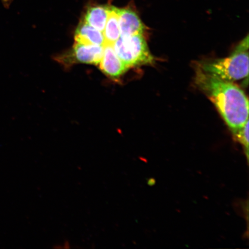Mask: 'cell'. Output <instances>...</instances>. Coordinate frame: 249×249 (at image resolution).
Wrapping results in <instances>:
<instances>
[{"label":"cell","mask_w":249,"mask_h":249,"mask_svg":"<svg viewBox=\"0 0 249 249\" xmlns=\"http://www.w3.org/2000/svg\"><path fill=\"white\" fill-rule=\"evenodd\" d=\"M195 83L215 106L232 133L249 121V101L243 90L232 82L196 69Z\"/></svg>","instance_id":"obj_1"},{"label":"cell","mask_w":249,"mask_h":249,"mask_svg":"<svg viewBox=\"0 0 249 249\" xmlns=\"http://www.w3.org/2000/svg\"><path fill=\"white\" fill-rule=\"evenodd\" d=\"M198 68L220 79L234 82L248 77L249 36L239 43L229 57L201 62Z\"/></svg>","instance_id":"obj_2"},{"label":"cell","mask_w":249,"mask_h":249,"mask_svg":"<svg viewBox=\"0 0 249 249\" xmlns=\"http://www.w3.org/2000/svg\"><path fill=\"white\" fill-rule=\"evenodd\" d=\"M113 48L118 57L129 68L154 64L155 58L143 34L120 36L113 45Z\"/></svg>","instance_id":"obj_3"},{"label":"cell","mask_w":249,"mask_h":249,"mask_svg":"<svg viewBox=\"0 0 249 249\" xmlns=\"http://www.w3.org/2000/svg\"><path fill=\"white\" fill-rule=\"evenodd\" d=\"M121 37H126L143 34L147 27L140 18L135 9L128 6L124 8H118Z\"/></svg>","instance_id":"obj_4"},{"label":"cell","mask_w":249,"mask_h":249,"mask_svg":"<svg viewBox=\"0 0 249 249\" xmlns=\"http://www.w3.org/2000/svg\"><path fill=\"white\" fill-rule=\"evenodd\" d=\"M99 65L105 74L113 79H117L129 69L114 51L113 45H105L104 54Z\"/></svg>","instance_id":"obj_5"},{"label":"cell","mask_w":249,"mask_h":249,"mask_svg":"<svg viewBox=\"0 0 249 249\" xmlns=\"http://www.w3.org/2000/svg\"><path fill=\"white\" fill-rule=\"evenodd\" d=\"M104 46L82 44L75 42L71 56L80 63L99 65L104 54Z\"/></svg>","instance_id":"obj_6"},{"label":"cell","mask_w":249,"mask_h":249,"mask_svg":"<svg viewBox=\"0 0 249 249\" xmlns=\"http://www.w3.org/2000/svg\"><path fill=\"white\" fill-rule=\"evenodd\" d=\"M74 39L75 42L85 45L104 46L105 43L104 34L84 21L78 26Z\"/></svg>","instance_id":"obj_7"},{"label":"cell","mask_w":249,"mask_h":249,"mask_svg":"<svg viewBox=\"0 0 249 249\" xmlns=\"http://www.w3.org/2000/svg\"><path fill=\"white\" fill-rule=\"evenodd\" d=\"M110 5H95L87 9L84 21L103 33L110 12Z\"/></svg>","instance_id":"obj_8"},{"label":"cell","mask_w":249,"mask_h":249,"mask_svg":"<svg viewBox=\"0 0 249 249\" xmlns=\"http://www.w3.org/2000/svg\"><path fill=\"white\" fill-rule=\"evenodd\" d=\"M105 45H113L121 36L118 8L110 6L107 24L103 31Z\"/></svg>","instance_id":"obj_9"},{"label":"cell","mask_w":249,"mask_h":249,"mask_svg":"<svg viewBox=\"0 0 249 249\" xmlns=\"http://www.w3.org/2000/svg\"><path fill=\"white\" fill-rule=\"evenodd\" d=\"M234 138L243 145L247 158H249V121L241 128L232 133Z\"/></svg>","instance_id":"obj_10"},{"label":"cell","mask_w":249,"mask_h":249,"mask_svg":"<svg viewBox=\"0 0 249 249\" xmlns=\"http://www.w3.org/2000/svg\"><path fill=\"white\" fill-rule=\"evenodd\" d=\"M1 1L5 3V4H9V1H10V0H1Z\"/></svg>","instance_id":"obj_11"}]
</instances>
